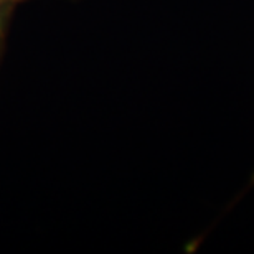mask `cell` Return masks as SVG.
Returning <instances> with one entry per match:
<instances>
[{"mask_svg": "<svg viewBox=\"0 0 254 254\" xmlns=\"http://www.w3.org/2000/svg\"><path fill=\"white\" fill-rule=\"evenodd\" d=\"M13 3L7 2V0H0V42L3 38V28L5 23H7V15H8V8L12 7Z\"/></svg>", "mask_w": 254, "mask_h": 254, "instance_id": "cell-1", "label": "cell"}, {"mask_svg": "<svg viewBox=\"0 0 254 254\" xmlns=\"http://www.w3.org/2000/svg\"><path fill=\"white\" fill-rule=\"evenodd\" d=\"M253 187H254V174L251 175L250 182H248V187H246V189H245V191H246V190H250V189H253Z\"/></svg>", "mask_w": 254, "mask_h": 254, "instance_id": "cell-2", "label": "cell"}, {"mask_svg": "<svg viewBox=\"0 0 254 254\" xmlns=\"http://www.w3.org/2000/svg\"><path fill=\"white\" fill-rule=\"evenodd\" d=\"M7 2H10V3H15V2H18V0H7Z\"/></svg>", "mask_w": 254, "mask_h": 254, "instance_id": "cell-3", "label": "cell"}]
</instances>
